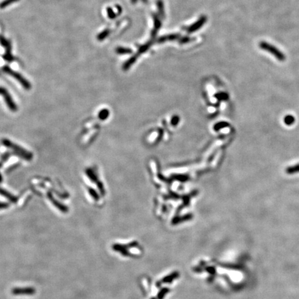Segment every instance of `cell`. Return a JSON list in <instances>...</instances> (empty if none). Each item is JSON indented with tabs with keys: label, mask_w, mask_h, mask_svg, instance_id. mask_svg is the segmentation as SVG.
Here are the masks:
<instances>
[{
	"label": "cell",
	"mask_w": 299,
	"mask_h": 299,
	"mask_svg": "<svg viewBox=\"0 0 299 299\" xmlns=\"http://www.w3.org/2000/svg\"><path fill=\"white\" fill-rule=\"evenodd\" d=\"M0 44L6 48V53H5L4 58L8 62H11L13 60V56L11 54V47L10 42L3 36L0 35Z\"/></svg>",
	"instance_id": "6"
},
{
	"label": "cell",
	"mask_w": 299,
	"mask_h": 299,
	"mask_svg": "<svg viewBox=\"0 0 299 299\" xmlns=\"http://www.w3.org/2000/svg\"><path fill=\"white\" fill-rule=\"evenodd\" d=\"M88 192H89V195H90V196L92 198L94 199V200H95V201H98L99 200V199H100V196L98 194V193L94 190V188H88Z\"/></svg>",
	"instance_id": "12"
},
{
	"label": "cell",
	"mask_w": 299,
	"mask_h": 299,
	"mask_svg": "<svg viewBox=\"0 0 299 299\" xmlns=\"http://www.w3.org/2000/svg\"><path fill=\"white\" fill-rule=\"evenodd\" d=\"M0 95L3 96L5 103H6L7 107H8L10 110L13 111V112L18 111V105L15 103L11 94H9V92L6 89H5L4 87H0Z\"/></svg>",
	"instance_id": "3"
},
{
	"label": "cell",
	"mask_w": 299,
	"mask_h": 299,
	"mask_svg": "<svg viewBox=\"0 0 299 299\" xmlns=\"http://www.w3.org/2000/svg\"><path fill=\"white\" fill-rule=\"evenodd\" d=\"M284 122L287 125H291L295 122V118L292 115H287L284 118Z\"/></svg>",
	"instance_id": "13"
},
{
	"label": "cell",
	"mask_w": 299,
	"mask_h": 299,
	"mask_svg": "<svg viewBox=\"0 0 299 299\" xmlns=\"http://www.w3.org/2000/svg\"><path fill=\"white\" fill-rule=\"evenodd\" d=\"M2 143L5 147L11 149L13 151V154L17 156L22 158L24 159L30 161L33 159V154L31 152L28 151L24 148L19 146L18 144L11 141L7 139V138H4L2 140Z\"/></svg>",
	"instance_id": "1"
},
{
	"label": "cell",
	"mask_w": 299,
	"mask_h": 299,
	"mask_svg": "<svg viewBox=\"0 0 299 299\" xmlns=\"http://www.w3.org/2000/svg\"><path fill=\"white\" fill-rule=\"evenodd\" d=\"M261 47L263 48V49H265L268 52L272 53L274 56H275L276 58H278L279 60H281V61L285 59V55H284L283 53H281L278 48H276L275 47H274V46L270 45L267 42H262L261 44Z\"/></svg>",
	"instance_id": "5"
},
{
	"label": "cell",
	"mask_w": 299,
	"mask_h": 299,
	"mask_svg": "<svg viewBox=\"0 0 299 299\" xmlns=\"http://www.w3.org/2000/svg\"><path fill=\"white\" fill-rule=\"evenodd\" d=\"M86 174L87 176L88 177V178L90 179L92 182H94V183H95L96 184V186L98 187V190L100 191V193H101V195H104L105 193L104 186L103 185V184H102V182L98 179V177H97V175L93 170L91 168H87L86 170Z\"/></svg>",
	"instance_id": "4"
},
{
	"label": "cell",
	"mask_w": 299,
	"mask_h": 299,
	"mask_svg": "<svg viewBox=\"0 0 299 299\" xmlns=\"http://www.w3.org/2000/svg\"><path fill=\"white\" fill-rule=\"evenodd\" d=\"M47 197H48V199H49L51 201V203L53 204V206H55V207H56L60 211H61V212L63 213H68V211H69V208H68L67 206L64 205V204L60 202V201L57 200V199H55L54 197H53V194L51 193H50V192H48Z\"/></svg>",
	"instance_id": "7"
},
{
	"label": "cell",
	"mask_w": 299,
	"mask_h": 299,
	"mask_svg": "<svg viewBox=\"0 0 299 299\" xmlns=\"http://www.w3.org/2000/svg\"><path fill=\"white\" fill-rule=\"evenodd\" d=\"M35 293V290L33 287H15L12 290V294L16 296L33 295Z\"/></svg>",
	"instance_id": "8"
},
{
	"label": "cell",
	"mask_w": 299,
	"mask_h": 299,
	"mask_svg": "<svg viewBox=\"0 0 299 299\" xmlns=\"http://www.w3.org/2000/svg\"><path fill=\"white\" fill-rule=\"evenodd\" d=\"M0 195L4 197V198H6V199H8L9 201H11V202L13 203H16L18 200V198H16V197L13 195V194L9 193L8 191L5 190V189L2 188V187H0Z\"/></svg>",
	"instance_id": "9"
},
{
	"label": "cell",
	"mask_w": 299,
	"mask_h": 299,
	"mask_svg": "<svg viewBox=\"0 0 299 299\" xmlns=\"http://www.w3.org/2000/svg\"><path fill=\"white\" fill-rule=\"evenodd\" d=\"M2 174H0V182H2Z\"/></svg>",
	"instance_id": "19"
},
{
	"label": "cell",
	"mask_w": 299,
	"mask_h": 299,
	"mask_svg": "<svg viewBox=\"0 0 299 299\" xmlns=\"http://www.w3.org/2000/svg\"><path fill=\"white\" fill-rule=\"evenodd\" d=\"M285 172L288 174H296L299 172V164H296L294 166H291L288 168H287Z\"/></svg>",
	"instance_id": "10"
},
{
	"label": "cell",
	"mask_w": 299,
	"mask_h": 299,
	"mask_svg": "<svg viewBox=\"0 0 299 299\" xmlns=\"http://www.w3.org/2000/svg\"><path fill=\"white\" fill-rule=\"evenodd\" d=\"M109 31L108 29H105L103 31H102L101 33H99L98 35H97V40L98 41H103L108 37L109 35Z\"/></svg>",
	"instance_id": "14"
},
{
	"label": "cell",
	"mask_w": 299,
	"mask_h": 299,
	"mask_svg": "<svg viewBox=\"0 0 299 299\" xmlns=\"http://www.w3.org/2000/svg\"><path fill=\"white\" fill-rule=\"evenodd\" d=\"M108 114H109V112H108V109H103V110H101L99 112L98 118L100 119H101V120H105V119H106L107 118H108Z\"/></svg>",
	"instance_id": "15"
},
{
	"label": "cell",
	"mask_w": 299,
	"mask_h": 299,
	"mask_svg": "<svg viewBox=\"0 0 299 299\" xmlns=\"http://www.w3.org/2000/svg\"><path fill=\"white\" fill-rule=\"evenodd\" d=\"M8 207H9L8 203H5V202H2V201H0V209L7 208Z\"/></svg>",
	"instance_id": "18"
},
{
	"label": "cell",
	"mask_w": 299,
	"mask_h": 299,
	"mask_svg": "<svg viewBox=\"0 0 299 299\" xmlns=\"http://www.w3.org/2000/svg\"><path fill=\"white\" fill-rule=\"evenodd\" d=\"M2 70H3L5 73H6L7 74L13 76L15 79H16L17 81H18L19 83L23 86V87L26 89V90H30L31 88V83L26 78H24V77L23 76H22L19 73L14 71V70L11 69L8 66H4L3 68H2Z\"/></svg>",
	"instance_id": "2"
},
{
	"label": "cell",
	"mask_w": 299,
	"mask_h": 299,
	"mask_svg": "<svg viewBox=\"0 0 299 299\" xmlns=\"http://www.w3.org/2000/svg\"><path fill=\"white\" fill-rule=\"evenodd\" d=\"M19 1V0H4V1H2L1 3H0V8L3 9L6 8V7L8 6L9 5Z\"/></svg>",
	"instance_id": "11"
},
{
	"label": "cell",
	"mask_w": 299,
	"mask_h": 299,
	"mask_svg": "<svg viewBox=\"0 0 299 299\" xmlns=\"http://www.w3.org/2000/svg\"><path fill=\"white\" fill-rule=\"evenodd\" d=\"M116 52H117L118 53H120V54H121V53H129V52H130V51H128V49H127V48H124L119 47L118 48H116Z\"/></svg>",
	"instance_id": "16"
},
{
	"label": "cell",
	"mask_w": 299,
	"mask_h": 299,
	"mask_svg": "<svg viewBox=\"0 0 299 299\" xmlns=\"http://www.w3.org/2000/svg\"><path fill=\"white\" fill-rule=\"evenodd\" d=\"M108 16H109V18L113 19V18H115V14L114 13L113 11L110 8H108Z\"/></svg>",
	"instance_id": "17"
}]
</instances>
